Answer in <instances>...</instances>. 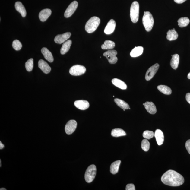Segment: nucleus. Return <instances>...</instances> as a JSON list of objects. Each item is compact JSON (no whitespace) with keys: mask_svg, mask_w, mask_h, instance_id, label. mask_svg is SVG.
Listing matches in <instances>:
<instances>
[{"mask_svg":"<svg viewBox=\"0 0 190 190\" xmlns=\"http://www.w3.org/2000/svg\"><path fill=\"white\" fill-rule=\"evenodd\" d=\"M77 123L75 120H71L67 122L65 127V133L68 135H71L74 132L77 128Z\"/></svg>","mask_w":190,"mask_h":190,"instance_id":"1a4fd4ad","label":"nucleus"},{"mask_svg":"<svg viewBox=\"0 0 190 190\" xmlns=\"http://www.w3.org/2000/svg\"><path fill=\"white\" fill-rule=\"evenodd\" d=\"M15 8L17 11L20 13L21 16L23 17H25L26 16L27 12L25 7L21 2H17L15 4Z\"/></svg>","mask_w":190,"mask_h":190,"instance_id":"a211bd4d","label":"nucleus"},{"mask_svg":"<svg viewBox=\"0 0 190 190\" xmlns=\"http://www.w3.org/2000/svg\"><path fill=\"white\" fill-rule=\"evenodd\" d=\"M121 163L120 160H118L112 163L110 166V172L112 174H115L118 172Z\"/></svg>","mask_w":190,"mask_h":190,"instance_id":"bb28decb","label":"nucleus"},{"mask_svg":"<svg viewBox=\"0 0 190 190\" xmlns=\"http://www.w3.org/2000/svg\"><path fill=\"white\" fill-rule=\"evenodd\" d=\"M111 134L113 137H117L126 136V133L122 129L117 128L114 129L112 131Z\"/></svg>","mask_w":190,"mask_h":190,"instance_id":"a878e982","label":"nucleus"},{"mask_svg":"<svg viewBox=\"0 0 190 190\" xmlns=\"http://www.w3.org/2000/svg\"><path fill=\"white\" fill-rule=\"evenodd\" d=\"M139 6L138 2L134 1L131 5L130 17L131 20L134 23L138 22L139 16Z\"/></svg>","mask_w":190,"mask_h":190,"instance_id":"20e7f679","label":"nucleus"},{"mask_svg":"<svg viewBox=\"0 0 190 190\" xmlns=\"http://www.w3.org/2000/svg\"><path fill=\"white\" fill-rule=\"evenodd\" d=\"M150 144L146 139H144L141 141V147L143 151L147 152L150 149Z\"/></svg>","mask_w":190,"mask_h":190,"instance_id":"2f4dec72","label":"nucleus"},{"mask_svg":"<svg viewBox=\"0 0 190 190\" xmlns=\"http://www.w3.org/2000/svg\"><path fill=\"white\" fill-rule=\"evenodd\" d=\"M38 66L43 73L46 74L49 73L51 70V68L47 63L42 59L38 62Z\"/></svg>","mask_w":190,"mask_h":190,"instance_id":"4468645a","label":"nucleus"},{"mask_svg":"<svg viewBox=\"0 0 190 190\" xmlns=\"http://www.w3.org/2000/svg\"><path fill=\"white\" fill-rule=\"evenodd\" d=\"M96 172L97 169L94 165H91L88 167L84 175V178L87 182L90 183L92 182L96 176Z\"/></svg>","mask_w":190,"mask_h":190,"instance_id":"39448f33","label":"nucleus"},{"mask_svg":"<svg viewBox=\"0 0 190 190\" xmlns=\"http://www.w3.org/2000/svg\"><path fill=\"white\" fill-rule=\"evenodd\" d=\"M52 14V11L48 8L42 10L39 14L40 20L42 22H45Z\"/></svg>","mask_w":190,"mask_h":190,"instance_id":"2eb2a0df","label":"nucleus"},{"mask_svg":"<svg viewBox=\"0 0 190 190\" xmlns=\"http://www.w3.org/2000/svg\"><path fill=\"white\" fill-rule=\"evenodd\" d=\"M100 22V20L98 17H93L86 23L85 29L88 33H92L98 28Z\"/></svg>","mask_w":190,"mask_h":190,"instance_id":"f03ea898","label":"nucleus"},{"mask_svg":"<svg viewBox=\"0 0 190 190\" xmlns=\"http://www.w3.org/2000/svg\"><path fill=\"white\" fill-rule=\"evenodd\" d=\"M115 102L118 106L121 108L122 109H130L129 105L127 103H126L123 100L118 98H116L114 100Z\"/></svg>","mask_w":190,"mask_h":190,"instance_id":"393cba45","label":"nucleus"},{"mask_svg":"<svg viewBox=\"0 0 190 190\" xmlns=\"http://www.w3.org/2000/svg\"><path fill=\"white\" fill-rule=\"evenodd\" d=\"M0 190H6V189H5V188H1V189H0Z\"/></svg>","mask_w":190,"mask_h":190,"instance_id":"a19ab883","label":"nucleus"},{"mask_svg":"<svg viewBox=\"0 0 190 190\" xmlns=\"http://www.w3.org/2000/svg\"><path fill=\"white\" fill-rule=\"evenodd\" d=\"M144 48L142 46H138L135 47L131 52L130 56L133 58L138 57L142 54Z\"/></svg>","mask_w":190,"mask_h":190,"instance_id":"aec40b11","label":"nucleus"},{"mask_svg":"<svg viewBox=\"0 0 190 190\" xmlns=\"http://www.w3.org/2000/svg\"><path fill=\"white\" fill-rule=\"evenodd\" d=\"M33 67V60L32 58L30 59L25 63V67L27 71H32Z\"/></svg>","mask_w":190,"mask_h":190,"instance_id":"7c9ffc66","label":"nucleus"},{"mask_svg":"<svg viewBox=\"0 0 190 190\" xmlns=\"http://www.w3.org/2000/svg\"><path fill=\"white\" fill-rule=\"evenodd\" d=\"M154 136V132L150 131H145L143 132V136L144 138L147 139H150L153 138Z\"/></svg>","mask_w":190,"mask_h":190,"instance_id":"72a5a7b5","label":"nucleus"},{"mask_svg":"<svg viewBox=\"0 0 190 190\" xmlns=\"http://www.w3.org/2000/svg\"><path fill=\"white\" fill-rule=\"evenodd\" d=\"M177 22L179 26L181 27H187L189 24L190 20L187 17H182L179 19Z\"/></svg>","mask_w":190,"mask_h":190,"instance_id":"c756f323","label":"nucleus"},{"mask_svg":"<svg viewBox=\"0 0 190 190\" xmlns=\"http://www.w3.org/2000/svg\"><path fill=\"white\" fill-rule=\"evenodd\" d=\"M178 37V34L174 28L169 30L167 33L166 38L170 41L176 40Z\"/></svg>","mask_w":190,"mask_h":190,"instance_id":"4be33fe9","label":"nucleus"},{"mask_svg":"<svg viewBox=\"0 0 190 190\" xmlns=\"http://www.w3.org/2000/svg\"><path fill=\"white\" fill-rule=\"evenodd\" d=\"M41 52L44 58L50 62H52L54 61V58L52 54L47 48L44 47L41 49Z\"/></svg>","mask_w":190,"mask_h":190,"instance_id":"6ab92c4d","label":"nucleus"},{"mask_svg":"<svg viewBox=\"0 0 190 190\" xmlns=\"http://www.w3.org/2000/svg\"><path fill=\"white\" fill-rule=\"evenodd\" d=\"M161 180L164 184L170 186L178 187L183 184L185 179L183 176L176 171L168 170L162 175Z\"/></svg>","mask_w":190,"mask_h":190,"instance_id":"f257e3e1","label":"nucleus"},{"mask_svg":"<svg viewBox=\"0 0 190 190\" xmlns=\"http://www.w3.org/2000/svg\"><path fill=\"white\" fill-rule=\"evenodd\" d=\"M160 67L158 63H156L149 68L146 73L145 79L147 81H149L153 78L157 73Z\"/></svg>","mask_w":190,"mask_h":190,"instance_id":"6e6552de","label":"nucleus"},{"mask_svg":"<svg viewBox=\"0 0 190 190\" xmlns=\"http://www.w3.org/2000/svg\"><path fill=\"white\" fill-rule=\"evenodd\" d=\"M12 47L16 50H20L22 48V45L21 42L17 40H16L12 42Z\"/></svg>","mask_w":190,"mask_h":190,"instance_id":"473e14b6","label":"nucleus"},{"mask_svg":"<svg viewBox=\"0 0 190 190\" xmlns=\"http://www.w3.org/2000/svg\"><path fill=\"white\" fill-rule=\"evenodd\" d=\"M186 1H187V0H174V1L175 2V3H176L177 4L182 3Z\"/></svg>","mask_w":190,"mask_h":190,"instance_id":"4c0bfd02","label":"nucleus"},{"mask_svg":"<svg viewBox=\"0 0 190 190\" xmlns=\"http://www.w3.org/2000/svg\"><path fill=\"white\" fill-rule=\"evenodd\" d=\"M74 104L78 109L82 110L87 109L90 107L89 103L87 101L84 100L76 101Z\"/></svg>","mask_w":190,"mask_h":190,"instance_id":"ddd939ff","label":"nucleus"},{"mask_svg":"<svg viewBox=\"0 0 190 190\" xmlns=\"http://www.w3.org/2000/svg\"><path fill=\"white\" fill-rule=\"evenodd\" d=\"M157 89L160 92L166 95H170L172 94V90L169 87L164 85H160L157 86Z\"/></svg>","mask_w":190,"mask_h":190,"instance_id":"c85d7f7f","label":"nucleus"},{"mask_svg":"<svg viewBox=\"0 0 190 190\" xmlns=\"http://www.w3.org/2000/svg\"><path fill=\"white\" fill-rule=\"evenodd\" d=\"M117 54V51L111 50L105 52L103 54V55L106 57L110 63L115 64L118 61V58L116 56Z\"/></svg>","mask_w":190,"mask_h":190,"instance_id":"0eeeda50","label":"nucleus"},{"mask_svg":"<svg viewBox=\"0 0 190 190\" xmlns=\"http://www.w3.org/2000/svg\"><path fill=\"white\" fill-rule=\"evenodd\" d=\"M185 97L187 101L190 104V93H187Z\"/></svg>","mask_w":190,"mask_h":190,"instance_id":"e433bc0d","label":"nucleus"},{"mask_svg":"<svg viewBox=\"0 0 190 190\" xmlns=\"http://www.w3.org/2000/svg\"><path fill=\"white\" fill-rule=\"evenodd\" d=\"M185 146L188 153L190 155V139L186 141L185 143Z\"/></svg>","mask_w":190,"mask_h":190,"instance_id":"c9c22d12","label":"nucleus"},{"mask_svg":"<svg viewBox=\"0 0 190 190\" xmlns=\"http://www.w3.org/2000/svg\"><path fill=\"white\" fill-rule=\"evenodd\" d=\"M78 5V2L74 1L70 4L65 12L64 16L65 18H69L75 12Z\"/></svg>","mask_w":190,"mask_h":190,"instance_id":"9d476101","label":"nucleus"},{"mask_svg":"<svg viewBox=\"0 0 190 190\" xmlns=\"http://www.w3.org/2000/svg\"><path fill=\"white\" fill-rule=\"evenodd\" d=\"M86 68L83 65H75L72 67L69 70V73L72 75L80 76L85 73Z\"/></svg>","mask_w":190,"mask_h":190,"instance_id":"423d86ee","label":"nucleus"},{"mask_svg":"<svg viewBox=\"0 0 190 190\" xmlns=\"http://www.w3.org/2000/svg\"><path fill=\"white\" fill-rule=\"evenodd\" d=\"M126 190H135V185L133 184H128L126 186Z\"/></svg>","mask_w":190,"mask_h":190,"instance_id":"f704fd0d","label":"nucleus"},{"mask_svg":"<svg viewBox=\"0 0 190 190\" xmlns=\"http://www.w3.org/2000/svg\"><path fill=\"white\" fill-rule=\"evenodd\" d=\"M142 22L145 30L147 32L150 31L153 28L154 24V20L151 13L145 11L142 19Z\"/></svg>","mask_w":190,"mask_h":190,"instance_id":"7ed1b4c3","label":"nucleus"},{"mask_svg":"<svg viewBox=\"0 0 190 190\" xmlns=\"http://www.w3.org/2000/svg\"><path fill=\"white\" fill-rule=\"evenodd\" d=\"M188 79H190V72L188 74Z\"/></svg>","mask_w":190,"mask_h":190,"instance_id":"ea45409f","label":"nucleus"},{"mask_svg":"<svg viewBox=\"0 0 190 190\" xmlns=\"http://www.w3.org/2000/svg\"><path fill=\"white\" fill-rule=\"evenodd\" d=\"M172 59H171L170 64L171 66L174 69H176L178 68L179 60V55L175 54L172 55Z\"/></svg>","mask_w":190,"mask_h":190,"instance_id":"412c9836","label":"nucleus"},{"mask_svg":"<svg viewBox=\"0 0 190 190\" xmlns=\"http://www.w3.org/2000/svg\"><path fill=\"white\" fill-rule=\"evenodd\" d=\"M144 107L148 112L154 115L157 112V109L155 104L152 102L147 101L144 103Z\"/></svg>","mask_w":190,"mask_h":190,"instance_id":"f3484780","label":"nucleus"},{"mask_svg":"<svg viewBox=\"0 0 190 190\" xmlns=\"http://www.w3.org/2000/svg\"><path fill=\"white\" fill-rule=\"evenodd\" d=\"M115 46V42L110 40H106L104 42V44L101 45V47L103 49L110 50L114 48Z\"/></svg>","mask_w":190,"mask_h":190,"instance_id":"cd10ccee","label":"nucleus"},{"mask_svg":"<svg viewBox=\"0 0 190 190\" xmlns=\"http://www.w3.org/2000/svg\"><path fill=\"white\" fill-rule=\"evenodd\" d=\"M154 136L155 137L156 141L158 145H161L163 144L164 141V136L163 132L160 129L156 130Z\"/></svg>","mask_w":190,"mask_h":190,"instance_id":"dca6fc26","label":"nucleus"},{"mask_svg":"<svg viewBox=\"0 0 190 190\" xmlns=\"http://www.w3.org/2000/svg\"><path fill=\"white\" fill-rule=\"evenodd\" d=\"M1 160V161H0V163H1V164H1V165H0V166L1 167V160Z\"/></svg>","mask_w":190,"mask_h":190,"instance_id":"79ce46f5","label":"nucleus"},{"mask_svg":"<svg viewBox=\"0 0 190 190\" xmlns=\"http://www.w3.org/2000/svg\"><path fill=\"white\" fill-rule=\"evenodd\" d=\"M116 23L115 20L111 19L110 20L105 27L104 33L107 35L111 34L112 33L115 29Z\"/></svg>","mask_w":190,"mask_h":190,"instance_id":"f8f14e48","label":"nucleus"},{"mask_svg":"<svg viewBox=\"0 0 190 190\" xmlns=\"http://www.w3.org/2000/svg\"><path fill=\"white\" fill-rule=\"evenodd\" d=\"M72 41L70 40H67V41L65 42L63 44L62 47L61 49V54L62 55L66 54L69 50Z\"/></svg>","mask_w":190,"mask_h":190,"instance_id":"b1692460","label":"nucleus"},{"mask_svg":"<svg viewBox=\"0 0 190 190\" xmlns=\"http://www.w3.org/2000/svg\"><path fill=\"white\" fill-rule=\"evenodd\" d=\"M4 145L2 144L1 141H0V149H2L4 148Z\"/></svg>","mask_w":190,"mask_h":190,"instance_id":"58836bf2","label":"nucleus"},{"mask_svg":"<svg viewBox=\"0 0 190 190\" xmlns=\"http://www.w3.org/2000/svg\"><path fill=\"white\" fill-rule=\"evenodd\" d=\"M112 82L114 85L122 90H126L127 87L126 84L120 79L115 78L112 80Z\"/></svg>","mask_w":190,"mask_h":190,"instance_id":"5701e85b","label":"nucleus"},{"mask_svg":"<svg viewBox=\"0 0 190 190\" xmlns=\"http://www.w3.org/2000/svg\"><path fill=\"white\" fill-rule=\"evenodd\" d=\"M71 33L69 32L65 33L62 34L57 35L54 39L56 43L61 44L64 43L71 36Z\"/></svg>","mask_w":190,"mask_h":190,"instance_id":"9b49d317","label":"nucleus"}]
</instances>
